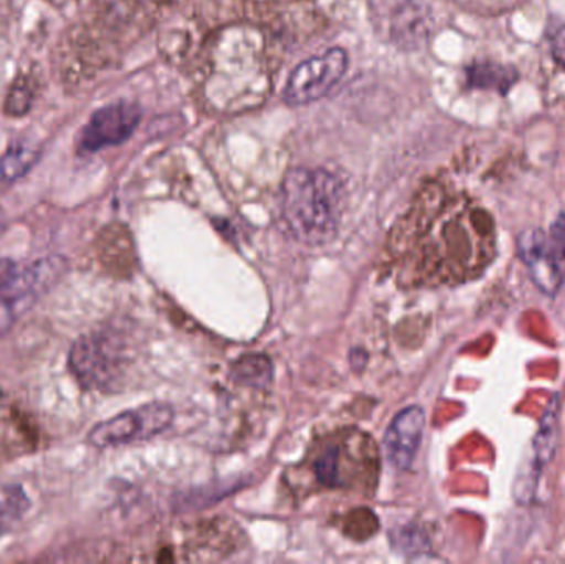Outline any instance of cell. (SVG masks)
Listing matches in <instances>:
<instances>
[{"label":"cell","instance_id":"ba28073f","mask_svg":"<svg viewBox=\"0 0 565 564\" xmlns=\"http://www.w3.org/2000/svg\"><path fill=\"white\" fill-rule=\"evenodd\" d=\"M425 413L411 406L397 414L385 434L384 446L388 460L398 470L411 469L424 439Z\"/></svg>","mask_w":565,"mask_h":564},{"label":"cell","instance_id":"5bb4252c","mask_svg":"<svg viewBox=\"0 0 565 564\" xmlns=\"http://www.w3.org/2000/svg\"><path fill=\"white\" fill-rule=\"evenodd\" d=\"M551 53H553L554 62L565 70V23L554 32L553 39H551Z\"/></svg>","mask_w":565,"mask_h":564},{"label":"cell","instance_id":"7c38bea8","mask_svg":"<svg viewBox=\"0 0 565 564\" xmlns=\"http://www.w3.org/2000/svg\"><path fill=\"white\" fill-rule=\"evenodd\" d=\"M557 403L553 404L546 416H544L543 423H541L540 433H537L536 440H534V476H540L543 467L553 459L554 453H556L557 443Z\"/></svg>","mask_w":565,"mask_h":564},{"label":"cell","instance_id":"8992f818","mask_svg":"<svg viewBox=\"0 0 565 564\" xmlns=\"http://www.w3.org/2000/svg\"><path fill=\"white\" fill-rule=\"evenodd\" d=\"M118 341L105 333L79 338L70 353V370L88 390H109L121 373Z\"/></svg>","mask_w":565,"mask_h":564},{"label":"cell","instance_id":"30bf717a","mask_svg":"<svg viewBox=\"0 0 565 564\" xmlns=\"http://www.w3.org/2000/svg\"><path fill=\"white\" fill-rule=\"evenodd\" d=\"M232 377L235 383L248 387H265L274 377V364L265 354H248L241 358L232 368Z\"/></svg>","mask_w":565,"mask_h":564},{"label":"cell","instance_id":"9c48e42d","mask_svg":"<svg viewBox=\"0 0 565 564\" xmlns=\"http://www.w3.org/2000/svg\"><path fill=\"white\" fill-rule=\"evenodd\" d=\"M467 83L471 89H488L498 95L508 96L511 89L520 83L521 73L516 66L507 63L484 60L467 66Z\"/></svg>","mask_w":565,"mask_h":564},{"label":"cell","instance_id":"3957f363","mask_svg":"<svg viewBox=\"0 0 565 564\" xmlns=\"http://www.w3.org/2000/svg\"><path fill=\"white\" fill-rule=\"evenodd\" d=\"M518 248L531 280L547 297H556L565 280V212L557 215L550 232H524Z\"/></svg>","mask_w":565,"mask_h":564},{"label":"cell","instance_id":"5b68a950","mask_svg":"<svg viewBox=\"0 0 565 564\" xmlns=\"http://www.w3.org/2000/svg\"><path fill=\"white\" fill-rule=\"evenodd\" d=\"M172 421L174 411L168 404H146L139 409L126 411L93 427L88 440L95 447L141 443L164 433Z\"/></svg>","mask_w":565,"mask_h":564},{"label":"cell","instance_id":"277c9868","mask_svg":"<svg viewBox=\"0 0 565 564\" xmlns=\"http://www.w3.org/2000/svg\"><path fill=\"white\" fill-rule=\"evenodd\" d=\"M348 53L341 46H332L321 55L299 63L282 89V99L289 106L309 105L324 98L348 72Z\"/></svg>","mask_w":565,"mask_h":564},{"label":"cell","instance_id":"4fadbf2b","mask_svg":"<svg viewBox=\"0 0 565 564\" xmlns=\"http://www.w3.org/2000/svg\"><path fill=\"white\" fill-rule=\"evenodd\" d=\"M32 102L33 95L29 83H26L25 79H20V82L13 83L12 88H10L6 102V113L12 116L25 115Z\"/></svg>","mask_w":565,"mask_h":564},{"label":"cell","instance_id":"7a4b0ae2","mask_svg":"<svg viewBox=\"0 0 565 564\" xmlns=\"http://www.w3.org/2000/svg\"><path fill=\"white\" fill-rule=\"evenodd\" d=\"M319 490L372 492L377 487L379 450L369 434L345 429L322 439L302 466Z\"/></svg>","mask_w":565,"mask_h":564},{"label":"cell","instance_id":"52a82bcc","mask_svg":"<svg viewBox=\"0 0 565 564\" xmlns=\"http://www.w3.org/2000/svg\"><path fill=\"white\" fill-rule=\"evenodd\" d=\"M142 111L138 103L116 102L93 113L79 132L78 152L93 155L111 146H119L131 138L141 121Z\"/></svg>","mask_w":565,"mask_h":564},{"label":"cell","instance_id":"8fae6325","mask_svg":"<svg viewBox=\"0 0 565 564\" xmlns=\"http://www.w3.org/2000/svg\"><path fill=\"white\" fill-rule=\"evenodd\" d=\"M39 159V152L26 141H15L9 146L0 159V178L6 182H15L26 174Z\"/></svg>","mask_w":565,"mask_h":564},{"label":"cell","instance_id":"6da1fadb","mask_svg":"<svg viewBox=\"0 0 565 564\" xmlns=\"http://www.w3.org/2000/svg\"><path fill=\"white\" fill-rule=\"evenodd\" d=\"M344 204V184L326 169H291L282 181V225L299 244L309 247L329 244L338 234Z\"/></svg>","mask_w":565,"mask_h":564}]
</instances>
